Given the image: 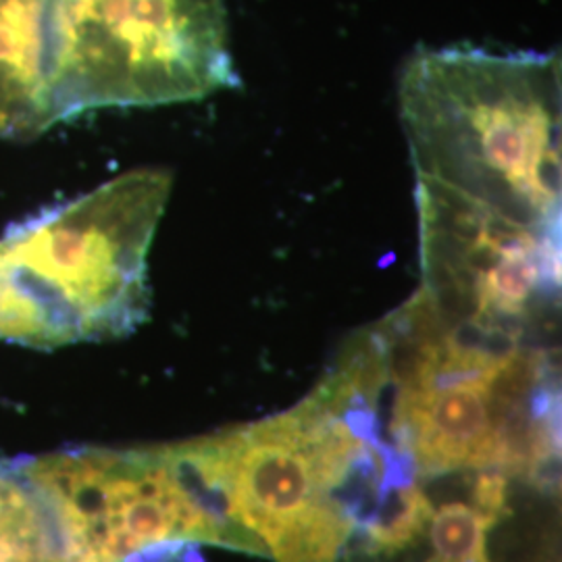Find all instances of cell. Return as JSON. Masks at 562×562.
<instances>
[{
    "label": "cell",
    "mask_w": 562,
    "mask_h": 562,
    "mask_svg": "<svg viewBox=\"0 0 562 562\" xmlns=\"http://www.w3.org/2000/svg\"><path fill=\"white\" fill-rule=\"evenodd\" d=\"M417 181L513 220L561 227V59L423 48L401 78Z\"/></svg>",
    "instance_id": "cell-1"
},
{
    "label": "cell",
    "mask_w": 562,
    "mask_h": 562,
    "mask_svg": "<svg viewBox=\"0 0 562 562\" xmlns=\"http://www.w3.org/2000/svg\"><path fill=\"white\" fill-rule=\"evenodd\" d=\"M173 176L142 167L0 236V340L30 348L115 340L150 306L148 252Z\"/></svg>",
    "instance_id": "cell-2"
},
{
    "label": "cell",
    "mask_w": 562,
    "mask_h": 562,
    "mask_svg": "<svg viewBox=\"0 0 562 562\" xmlns=\"http://www.w3.org/2000/svg\"><path fill=\"white\" fill-rule=\"evenodd\" d=\"M238 81L223 0H48L53 125L97 109L201 101Z\"/></svg>",
    "instance_id": "cell-3"
},
{
    "label": "cell",
    "mask_w": 562,
    "mask_h": 562,
    "mask_svg": "<svg viewBox=\"0 0 562 562\" xmlns=\"http://www.w3.org/2000/svg\"><path fill=\"white\" fill-rule=\"evenodd\" d=\"M422 292L450 319L527 338L561 301V227H538L417 181Z\"/></svg>",
    "instance_id": "cell-4"
},
{
    "label": "cell",
    "mask_w": 562,
    "mask_h": 562,
    "mask_svg": "<svg viewBox=\"0 0 562 562\" xmlns=\"http://www.w3.org/2000/svg\"><path fill=\"white\" fill-rule=\"evenodd\" d=\"M223 436L232 519L265 557L276 559L308 522L341 508L317 482L292 411Z\"/></svg>",
    "instance_id": "cell-5"
},
{
    "label": "cell",
    "mask_w": 562,
    "mask_h": 562,
    "mask_svg": "<svg viewBox=\"0 0 562 562\" xmlns=\"http://www.w3.org/2000/svg\"><path fill=\"white\" fill-rule=\"evenodd\" d=\"M48 0H0V136L36 138L53 127L46 97Z\"/></svg>",
    "instance_id": "cell-6"
},
{
    "label": "cell",
    "mask_w": 562,
    "mask_h": 562,
    "mask_svg": "<svg viewBox=\"0 0 562 562\" xmlns=\"http://www.w3.org/2000/svg\"><path fill=\"white\" fill-rule=\"evenodd\" d=\"M0 562H78L38 494L0 464Z\"/></svg>",
    "instance_id": "cell-7"
},
{
    "label": "cell",
    "mask_w": 562,
    "mask_h": 562,
    "mask_svg": "<svg viewBox=\"0 0 562 562\" xmlns=\"http://www.w3.org/2000/svg\"><path fill=\"white\" fill-rule=\"evenodd\" d=\"M434 508L427 496L413 483L394 490L378 508L373 519L362 527L373 550L396 552L415 542L427 522L431 521Z\"/></svg>",
    "instance_id": "cell-8"
},
{
    "label": "cell",
    "mask_w": 562,
    "mask_h": 562,
    "mask_svg": "<svg viewBox=\"0 0 562 562\" xmlns=\"http://www.w3.org/2000/svg\"><path fill=\"white\" fill-rule=\"evenodd\" d=\"M492 525L473 506L443 504L431 515L434 557L427 562H490L485 538Z\"/></svg>",
    "instance_id": "cell-9"
},
{
    "label": "cell",
    "mask_w": 562,
    "mask_h": 562,
    "mask_svg": "<svg viewBox=\"0 0 562 562\" xmlns=\"http://www.w3.org/2000/svg\"><path fill=\"white\" fill-rule=\"evenodd\" d=\"M473 508L483 517L496 522L506 513V475L498 469H480V475L471 490Z\"/></svg>",
    "instance_id": "cell-10"
}]
</instances>
